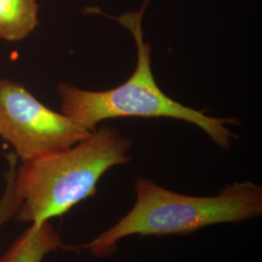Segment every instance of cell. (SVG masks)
Listing matches in <instances>:
<instances>
[{"mask_svg":"<svg viewBox=\"0 0 262 262\" xmlns=\"http://www.w3.org/2000/svg\"><path fill=\"white\" fill-rule=\"evenodd\" d=\"M62 247V238L50 222L32 224L13 242L0 262H43Z\"/></svg>","mask_w":262,"mask_h":262,"instance_id":"5","label":"cell"},{"mask_svg":"<svg viewBox=\"0 0 262 262\" xmlns=\"http://www.w3.org/2000/svg\"><path fill=\"white\" fill-rule=\"evenodd\" d=\"M36 0H0V39L16 42L28 37L39 25Z\"/></svg>","mask_w":262,"mask_h":262,"instance_id":"6","label":"cell"},{"mask_svg":"<svg viewBox=\"0 0 262 262\" xmlns=\"http://www.w3.org/2000/svg\"><path fill=\"white\" fill-rule=\"evenodd\" d=\"M91 133L41 103L24 85L0 80V138L21 162L73 146Z\"/></svg>","mask_w":262,"mask_h":262,"instance_id":"4","label":"cell"},{"mask_svg":"<svg viewBox=\"0 0 262 262\" xmlns=\"http://www.w3.org/2000/svg\"><path fill=\"white\" fill-rule=\"evenodd\" d=\"M150 0H145L137 12H125L119 17L101 14L129 30L135 40L137 63L132 75L122 84L106 91H88L68 83H60L57 93L61 113L86 130L97 128L98 123L123 117L170 118L192 123L206 133L219 147L230 150L236 135L227 127L238 122L232 118H214L205 113L179 103L164 94L151 71L150 45L145 41L142 20Z\"/></svg>","mask_w":262,"mask_h":262,"instance_id":"3","label":"cell"},{"mask_svg":"<svg viewBox=\"0 0 262 262\" xmlns=\"http://www.w3.org/2000/svg\"><path fill=\"white\" fill-rule=\"evenodd\" d=\"M130 211L79 246L96 257H109L132 235H187L211 225L237 224L262 215V187L250 181L225 186L214 196H191L169 190L150 179L137 178Z\"/></svg>","mask_w":262,"mask_h":262,"instance_id":"2","label":"cell"},{"mask_svg":"<svg viewBox=\"0 0 262 262\" xmlns=\"http://www.w3.org/2000/svg\"><path fill=\"white\" fill-rule=\"evenodd\" d=\"M131 147L128 137L103 125L73 146L23 161L13 179L20 200L16 217L32 225L64 215L94 196L108 170L130 160Z\"/></svg>","mask_w":262,"mask_h":262,"instance_id":"1","label":"cell"},{"mask_svg":"<svg viewBox=\"0 0 262 262\" xmlns=\"http://www.w3.org/2000/svg\"><path fill=\"white\" fill-rule=\"evenodd\" d=\"M9 169L5 174V188L0 196V229L12 219L16 217L20 208V200L17 195L13 179L17 168V157L12 154L8 157Z\"/></svg>","mask_w":262,"mask_h":262,"instance_id":"7","label":"cell"}]
</instances>
